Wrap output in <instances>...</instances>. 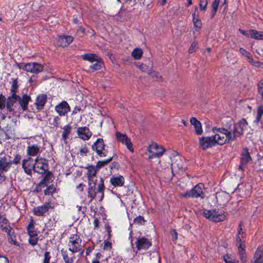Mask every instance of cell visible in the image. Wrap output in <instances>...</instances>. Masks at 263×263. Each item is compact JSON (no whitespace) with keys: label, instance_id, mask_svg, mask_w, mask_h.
<instances>
[{"label":"cell","instance_id":"1","mask_svg":"<svg viewBox=\"0 0 263 263\" xmlns=\"http://www.w3.org/2000/svg\"><path fill=\"white\" fill-rule=\"evenodd\" d=\"M227 141V138L225 135L217 134L211 136L203 137L200 138V144L202 149L207 150L216 145H224Z\"/></svg>","mask_w":263,"mask_h":263},{"label":"cell","instance_id":"2","mask_svg":"<svg viewBox=\"0 0 263 263\" xmlns=\"http://www.w3.org/2000/svg\"><path fill=\"white\" fill-rule=\"evenodd\" d=\"M246 238V232L244 222H241L238 228V234L236 236V245L239 252V257L242 262H246L247 258Z\"/></svg>","mask_w":263,"mask_h":263},{"label":"cell","instance_id":"3","mask_svg":"<svg viewBox=\"0 0 263 263\" xmlns=\"http://www.w3.org/2000/svg\"><path fill=\"white\" fill-rule=\"evenodd\" d=\"M203 215L206 219L212 222H222L228 218L227 214L220 210H204Z\"/></svg>","mask_w":263,"mask_h":263},{"label":"cell","instance_id":"4","mask_svg":"<svg viewBox=\"0 0 263 263\" xmlns=\"http://www.w3.org/2000/svg\"><path fill=\"white\" fill-rule=\"evenodd\" d=\"M206 188L203 183H198L192 190L185 193L183 196L186 197H193V198H203L205 196Z\"/></svg>","mask_w":263,"mask_h":263},{"label":"cell","instance_id":"5","mask_svg":"<svg viewBox=\"0 0 263 263\" xmlns=\"http://www.w3.org/2000/svg\"><path fill=\"white\" fill-rule=\"evenodd\" d=\"M149 156L151 158H158L163 155L166 150L164 147L158 144L153 143L148 148Z\"/></svg>","mask_w":263,"mask_h":263},{"label":"cell","instance_id":"6","mask_svg":"<svg viewBox=\"0 0 263 263\" xmlns=\"http://www.w3.org/2000/svg\"><path fill=\"white\" fill-rule=\"evenodd\" d=\"M19 66L23 70L26 72L33 73H39L43 70V66L37 63H29L21 64Z\"/></svg>","mask_w":263,"mask_h":263},{"label":"cell","instance_id":"7","mask_svg":"<svg viewBox=\"0 0 263 263\" xmlns=\"http://www.w3.org/2000/svg\"><path fill=\"white\" fill-rule=\"evenodd\" d=\"M48 169V161L42 158L37 159L34 164V171L40 174H44Z\"/></svg>","mask_w":263,"mask_h":263},{"label":"cell","instance_id":"8","mask_svg":"<svg viewBox=\"0 0 263 263\" xmlns=\"http://www.w3.org/2000/svg\"><path fill=\"white\" fill-rule=\"evenodd\" d=\"M81 246V239L80 237L76 234L72 235L70 237L68 243L69 249L73 252H78L80 250Z\"/></svg>","mask_w":263,"mask_h":263},{"label":"cell","instance_id":"9","mask_svg":"<svg viewBox=\"0 0 263 263\" xmlns=\"http://www.w3.org/2000/svg\"><path fill=\"white\" fill-rule=\"evenodd\" d=\"M239 31L242 34L248 38H252L257 40H262L263 39V34L262 31H256L255 29H250L248 31L239 29Z\"/></svg>","mask_w":263,"mask_h":263},{"label":"cell","instance_id":"10","mask_svg":"<svg viewBox=\"0 0 263 263\" xmlns=\"http://www.w3.org/2000/svg\"><path fill=\"white\" fill-rule=\"evenodd\" d=\"M93 149L100 156L103 157L106 155V151L105 144L102 139H99L96 141L93 146Z\"/></svg>","mask_w":263,"mask_h":263},{"label":"cell","instance_id":"11","mask_svg":"<svg viewBox=\"0 0 263 263\" xmlns=\"http://www.w3.org/2000/svg\"><path fill=\"white\" fill-rule=\"evenodd\" d=\"M247 126V122L246 120H241L235 127L234 131V137H238L243 134Z\"/></svg>","mask_w":263,"mask_h":263},{"label":"cell","instance_id":"12","mask_svg":"<svg viewBox=\"0 0 263 263\" xmlns=\"http://www.w3.org/2000/svg\"><path fill=\"white\" fill-rule=\"evenodd\" d=\"M251 161V156L250 155L248 149L245 148L243 149L242 154H241V163H240V165H239V169H244L246 165L248 164V163Z\"/></svg>","mask_w":263,"mask_h":263},{"label":"cell","instance_id":"13","mask_svg":"<svg viewBox=\"0 0 263 263\" xmlns=\"http://www.w3.org/2000/svg\"><path fill=\"white\" fill-rule=\"evenodd\" d=\"M57 112L61 116H63L70 111V106L66 101H63L55 108Z\"/></svg>","mask_w":263,"mask_h":263},{"label":"cell","instance_id":"14","mask_svg":"<svg viewBox=\"0 0 263 263\" xmlns=\"http://www.w3.org/2000/svg\"><path fill=\"white\" fill-rule=\"evenodd\" d=\"M73 37L71 36H60L57 39V42L59 46L65 47L70 44L73 42Z\"/></svg>","mask_w":263,"mask_h":263},{"label":"cell","instance_id":"15","mask_svg":"<svg viewBox=\"0 0 263 263\" xmlns=\"http://www.w3.org/2000/svg\"><path fill=\"white\" fill-rule=\"evenodd\" d=\"M77 133L79 138L84 140L89 139L92 135L89 129L86 127H82L79 128L77 131Z\"/></svg>","mask_w":263,"mask_h":263},{"label":"cell","instance_id":"16","mask_svg":"<svg viewBox=\"0 0 263 263\" xmlns=\"http://www.w3.org/2000/svg\"><path fill=\"white\" fill-rule=\"evenodd\" d=\"M23 167L24 171L27 174L29 175L32 174L33 170H34V161L31 158L24 160L23 162Z\"/></svg>","mask_w":263,"mask_h":263},{"label":"cell","instance_id":"17","mask_svg":"<svg viewBox=\"0 0 263 263\" xmlns=\"http://www.w3.org/2000/svg\"><path fill=\"white\" fill-rule=\"evenodd\" d=\"M240 52H241L242 55H244L245 57H246L249 59L250 63L251 65H253L255 67H260V68H262L263 67V63L261 62H260L255 61L253 60V58H252V55H251V54L250 53L249 51H247L244 48H241L240 49Z\"/></svg>","mask_w":263,"mask_h":263},{"label":"cell","instance_id":"18","mask_svg":"<svg viewBox=\"0 0 263 263\" xmlns=\"http://www.w3.org/2000/svg\"><path fill=\"white\" fill-rule=\"evenodd\" d=\"M117 137L118 138V140L120 141L125 144L128 147V148L129 149V150L131 151V152H133L134 148L131 142L130 141V139H128V137L126 135H124L122 134L117 133L116 134Z\"/></svg>","mask_w":263,"mask_h":263},{"label":"cell","instance_id":"19","mask_svg":"<svg viewBox=\"0 0 263 263\" xmlns=\"http://www.w3.org/2000/svg\"><path fill=\"white\" fill-rule=\"evenodd\" d=\"M190 123L194 128L197 135H202L203 133L202 123L195 117H192L190 119Z\"/></svg>","mask_w":263,"mask_h":263},{"label":"cell","instance_id":"20","mask_svg":"<svg viewBox=\"0 0 263 263\" xmlns=\"http://www.w3.org/2000/svg\"><path fill=\"white\" fill-rule=\"evenodd\" d=\"M136 244L138 249L145 250L150 248L152 245V243L150 240L146 238H142L138 240Z\"/></svg>","mask_w":263,"mask_h":263},{"label":"cell","instance_id":"21","mask_svg":"<svg viewBox=\"0 0 263 263\" xmlns=\"http://www.w3.org/2000/svg\"><path fill=\"white\" fill-rule=\"evenodd\" d=\"M193 21L194 26L196 29H200L202 28V22L200 18L199 12L196 7L193 11Z\"/></svg>","mask_w":263,"mask_h":263},{"label":"cell","instance_id":"22","mask_svg":"<svg viewBox=\"0 0 263 263\" xmlns=\"http://www.w3.org/2000/svg\"><path fill=\"white\" fill-rule=\"evenodd\" d=\"M47 101V96L45 94H40L36 99V105L39 110L43 109Z\"/></svg>","mask_w":263,"mask_h":263},{"label":"cell","instance_id":"23","mask_svg":"<svg viewBox=\"0 0 263 263\" xmlns=\"http://www.w3.org/2000/svg\"><path fill=\"white\" fill-rule=\"evenodd\" d=\"M11 166V163L8 162L5 158H3L0 161V175L3 176Z\"/></svg>","mask_w":263,"mask_h":263},{"label":"cell","instance_id":"24","mask_svg":"<svg viewBox=\"0 0 263 263\" xmlns=\"http://www.w3.org/2000/svg\"><path fill=\"white\" fill-rule=\"evenodd\" d=\"M253 261L255 263H263V248L261 246H258L255 253Z\"/></svg>","mask_w":263,"mask_h":263},{"label":"cell","instance_id":"25","mask_svg":"<svg viewBox=\"0 0 263 263\" xmlns=\"http://www.w3.org/2000/svg\"><path fill=\"white\" fill-rule=\"evenodd\" d=\"M50 205L48 203L43 205L41 207H37L34 210V214L38 216H41L45 213L50 209Z\"/></svg>","mask_w":263,"mask_h":263},{"label":"cell","instance_id":"26","mask_svg":"<svg viewBox=\"0 0 263 263\" xmlns=\"http://www.w3.org/2000/svg\"><path fill=\"white\" fill-rule=\"evenodd\" d=\"M83 58L85 60H87L89 61L97 62L98 63H101L102 62L101 59L98 55L94 54H86L83 56Z\"/></svg>","mask_w":263,"mask_h":263},{"label":"cell","instance_id":"27","mask_svg":"<svg viewBox=\"0 0 263 263\" xmlns=\"http://www.w3.org/2000/svg\"><path fill=\"white\" fill-rule=\"evenodd\" d=\"M20 98H19V96H17L15 94H13L12 96L9 97L8 99L7 100V109L9 110V111H11L14 104L18 100H20Z\"/></svg>","mask_w":263,"mask_h":263},{"label":"cell","instance_id":"28","mask_svg":"<svg viewBox=\"0 0 263 263\" xmlns=\"http://www.w3.org/2000/svg\"><path fill=\"white\" fill-rule=\"evenodd\" d=\"M111 181L113 186L115 187H121L124 184L125 180L122 176H114L112 178Z\"/></svg>","mask_w":263,"mask_h":263},{"label":"cell","instance_id":"29","mask_svg":"<svg viewBox=\"0 0 263 263\" xmlns=\"http://www.w3.org/2000/svg\"><path fill=\"white\" fill-rule=\"evenodd\" d=\"M31 101V97L28 95H24L22 99H20L21 106L23 109L26 110L28 109V103L29 101Z\"/></svg>","mask_w":263,"mask_h":263},{"label":"cell","instance_id":"30","mask_svg":"<svg viewBox=\"0 0 263 263\" xmlns=\"http://www.w3.org/2000/svg\"><path fill=\"white\" fill-rule=\"evenodd\" d=\"M0 225L1 226L2 229L7 233L12 230L10 227L8 220L5 218H1L0 219Z\"/></svg>","mask_w":263,"mask_h":263},{"label":"cell","instance_id":"31","mask_svg":"<svg viewBox=\"0 0 263 263\" xmlns=\"http://www.w3.org/2000/svg\"><path fill=\"white\" fill-rule=\"evenodd\" d=\"M213 131L216 132V133H219L225 135L226 137L227 138L228 141V142L230 140L231 138L230 133L227 130H226L225 128H213Z\"/></svg>","mask_w":263,"mask_h":263},{"label":"cell","instance_id":"32","mask_svg":"<svg viewBox=\"0 0 263 263\" xmlns=\"http://www.w3.org/2000/svg\"><path fill=\"white\" fill-rule=\"evenodd\" d=\"M143 55V51L140 48H137L134 50L132 53V56L136 60H139Z\"/></svg>","mask_w":263,"mask_h":263},{"label":"cell","instance_id":"33","mask_svg":"<svg viewBox=\"0 0 263 263\" xmlns=\"http://www.w3.org/2000/svg\"><path fill=\"white\" fill-rule=\"evenodd\" d=\"M39 151V149L37 146L33 145L29 147L28 149V154L31 156H34L38 154Z\"/></svg>","mask_w":263,"mask_h":263},{"label":"cell","instance_id":"34","mask_svg":"<svg viewBox=\"0 0 263 263\" xmlns=\"http://www.w3.org/2000/svg\"><path fill=\"white\" fill-rule=\"evenodd\" d=\"M28 233L29 236L34 235L37 234L34 229V222L33 220L30 222L28 227Z\"/></svg>","mask_w":263,"mask_h":263},{"label":"cell","instance_id":"35","mask_svg":"<svg viewBox=\"0 0 263 263\" xmlns=\"http://www.w3.org/2000/svg\"><path fill=\"white\" fill-rule=\"evenodd\" d=\"M219 3H220L219 0H214L213 3L212 4V17H213L215 15L216 12L217 11V8H218V6H219Z\"/></svg>","mask_w":263,"mask_h":263},{"label":"cell","instance_id":"36","mask_svg":"<svg viewBox=\"0 0 263 263\" xmlns=\"http://www.w3.org/2000/svg\"><path fill=\"white\" fill-rule=\"evenodd\" d=\"M38 239L37 234H36L34 235L30 236L29 239L30 244L33 245V246H35L38 243Z\"/></svg>","mask_w":263,"mask_h":263},{"label":"cell","instance_id":"37","mask_svg":"<svg viewBox=\"0 0 263 263\" xmlns=\"http://www.w3.org/2000/svg\"><path fill=\"white\" fill-rule=\"evenodd\" d=\"M51 177H52V174L51 173H48L46 175V177H45L44 180H43V182L41 183V185L42 186H45L48 184V183H50V180H51Z\"/></svg>","mask_w":263,"mask_h":263},{"label":"cell","instance_id":"38","mask_svg":"<svg viewBox=\"0 0 263 263\" xmlns=\"http://www.w3.org/2000/svg\"><path fill=\"white\" fill-rule=\"evenodd\" d=\"M197 48H198V43L196 41H195L192 44L189 50V53L192 54L195 53L196 51Z\"/></svg>","mask_w":263,"mask_h":263},{"label":"cell","instance_id":"39","mask_svg":"<svg viewBox=\"0 0 263 263\" xmlns=\"http://www.w3.org/2000/svg\"><path fill=\"white\" fill-rule=\"evenodd\" d=\"M263 113V106L261 105V106L259 107V108L258 109V114H257V116H256V122H260V120H261V116H262Z\"/></svg>","mask_w":263,"mask_h":263},{"label":"cell","instance_id":"40","mask_svg":"<svg viewBox=\"0 0 263 263\" xmlns=\"http://www.w3.org/2000/svg\"><path fill=\"white\" fill-rule=\"evenodd\" d=\"M6 99L3 95H0V109H3L5 108Z\"/></svg>","mask_w":263,"mask_h":263},{"label":"cell","instance_id":"41","mask_svg":"<svg viewBox=\"0 0 263 263\" xmlns=\"http://www.w3.org/2000/svg\"><path fill=\"white\" fill-rule=\"evenodd\" d=\"M208 5V0H200V9L202 11H205L207 8Z\"/></svg>","mask_w":263,"mask_h":263},{"label":"cell","instance_id":"42","mask_svg":"<svg viewBox=\"0 0 263 263\" xmlns=\"http://www.w3.org/2000/svg\"><path fill=\"white\" fill-rule=\"evenodd\" d=\"M55 188L53 186H50L48 188L46 189L45 191V194L46 195H50L51 194L55 192Z\"/></svg>","mask_w":263,"mask_h":263},{"label":"cell","instance_id":"43","mask_svg":"<svg viewBox=\"0 0 263 263\" xmlns=\"http://www.w3.org/2000/svg\"><path fill=\"white\" fill-rule=\"evenodd\" d=\"M18 87V85L17 80H15L12 83V93H14L13 94H15V93L17 91Z\"/></svg>","mask_w":263,"mask_h":263},{"label":"cell","instance_id":"44","mask_svg":"<svg viewBox=\"0 0 263 263\" xmlns=\"http://www.w3.org/2000/svg\"><path fill=\"white\" fill-rule=\"evenodd\" d=\"M224 260L226 262H234L235 261L234 260H233V258H232L230 255H228V254L224 256Z\"/></svg>","mask_w":263,"mask_h":263},{"label":"cell","instance_id":"45","mask_svg":"<svg viewBox=\"0 0 263 263\" xmlns=\"http://www.w3.org/2000/svg\"><path fill=\"white\" fill-rule=\"evenodd\" d=\"M263 80H261L260 81L258 84V92L259 94H261V95L262 96L263 95Z\"/></svg>","mask_w":263,"mask_h":263},{"label":"cell","instance_id":"46","mask_svg":"<svg viewBox=\"0 0 263 263\" xmlns=\"http://www.w3.org/2000/svg\"><path fill=\"white\" fill-rule=\"evenodd\" d=\"M70 127H69V126H67V127H65L63 132V137L64 138H66L67 136H68V134H69L70 131Z\"/></svg>","mask_w":263,"mask_h":263},{"label":"cell","instance_id":"47","mask_svg":"<svg viewBox=\"0 0 263 263\" xmlns=\"http://www.w3.org/2000/svg\"><path fill=\"white\" fill-rule=\"evenodd\" d=\"M50 255H49V253H46V254H45V263H48L49 261H50Z\"/></svg>","mask_w":263,"mask_h":263},{"label":"cell","instance_id":"48","mask_svg":"<svg viewBox=\"0 0 263 263\" xmlns=\"http://www.w3.org/2000/svg\"><path fill=\"white\" fill-rule=\"evenodd\" d=\"M144 222V219L142 218V217H139L138 218H137V219L135 220V222H137V223H139V222Z\"/></svg>","mask_w":263,"mask_h":263},{"label":"cell","instance_id":"49","mask_svg":"<svg viewBox=\"0 0 263 263\" xmlns=\"http://www.w3.org/2000/svg\"><path fill=\"white\" fill-rule=\"evenodd\" d=\"M20 157L19 156H17V157H15V159L14 160V162L15 163V164H18V163H19V161H20Z\"/></svg>","mask_w":263,"mask_h":263},{"label":"cell","instance_id":"50","mask_svg":"<svg viewBox=\"0 0 263 263\" xmlns=\"http://www.w3.org/2000/svg\"><path fill=\"white\" fill-rule=\"evenodd\" d=\"M226 1V0H219V2H222V5L225 4Z\"/></svg>","mask_w":263,"mask_h":263},{"label":"cell","instance_id":"51","mask_svg":"<svg viewBox=\"0 0 263 263\" xmlns=\"http://www.w3.org/2000/svg\"><path fill=\"white\" fill-rule=\"evenodd\" d=\"M192 3V0H189V1H188V5H191Z\"/></svg>","mask_w":263,"mask_h":263},{"label":"cell","instance_id":"52","mask_svg":"<svg viewBox=\"0 0 263 263\" xmlns=\"http://www.w3.org/2000/svg\"><path fill=\"white\" fill-rule=\"evenodd\" d=\"M2 21V18H1V15H0V22H1V21Z\"/></svg>","mask_w":263,"mask_h":263}]
</instances>
